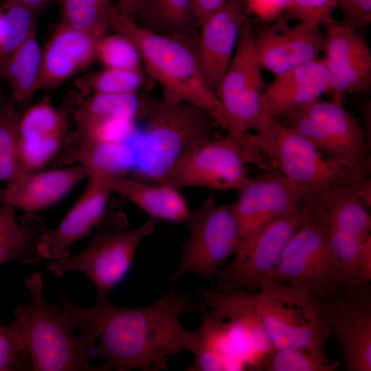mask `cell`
I'll return each instance as SVG.
<instances>
[{
  "instance_id": "cell-1",
  "label": "cell",
  "mask_w": 371,
  "mask_h": 371,
  "mask_svg": "<svg viewBox=\"0 0 371 371\" xmlns=\"http://www.w3.org/2000/svg\"><path fill=\"white\" fill-rule=\"evenodd\" d=\"M203 308L188 293H177L172 288L143 307H120L107 297H97L90 306L72 303L68 313L80 335H99L92 350L93 357L104 360L98 370L159 371L167 368L170 357L196 352L198 329L185 328L179 319Z\"/></svg>"
},
{
  "instance_id": "cell-2",
  "label": "cell",
  "mask_w": 371,
  "mask_h": 371,
  "mask_svg": "<svg viewBox=\"0 0 371 371\" xmlns=\"http://www.w3.org/2000/svg\"><path fill=\"white\" fill-rule=\"evenodd\" d=\"M253 131L243 137L249 162L278 170L311 201L337 188L359 190L370 181V166L352 168L325 158L309 139L276 118L262 113Z\"/></svg>"
},
{
  "instance_id": "cell-3",
  "label": "cell",
  "mask_w": 371,
  "mask_h": 371,
  "mask_svg": "<svg viewBox=\"0 0 371 371\" xmlns=\"http://www.w3.org/2000/svg\"><path fill=\"white\" fill-rule=\"evenodd\" d=\"M108 21L109 27L136 46L146 71L162 87L164 98L199 107L225 128L219 100L203 73L195 42L148 30L117 7H110Z\"/></svg>"
},
{
  "instance_id": "cell-4",
  "label": "cell",
  "mask_w": 371,
  "mask_h": 371,
  "mask_svg": "<svg viewBox=\"0 0 371 371\" xmlns=\"http://www.w3.org/2000/svg\"><path fill=\"white\" fill-rule=\"evenodd\" d=\"M144 119L132 177L150 183H163L186 154L213 137L216 124L201 109L164 97L148 100Z\"/></svg>"
},
{
  "instance_id": "cell-5",
  "label": "cell",
  "mask_w": 371,
  "mask_h": 371,
  "mask_svg": "<svg viewBox=\"0 0 371 371\" xmlns=\"http://www.w3.org/2000/svg\"><path fill=\"white\" fill-rule=\"evenodd\" d=\"M43 275L33 273L25 278L30 293L26 306L18 304L14 321L25 338L34 371H91L89 359L98 335L77 336L75 326L63 308L45 302L43 295Z\"/></svg>"
},
{
  "instance_id": "cell-6",
  "label": "cell",
  "mask_w": 371,
  "mask_h": 371,
  "mask_svg": "<svg viewBox=\"0 0 371 371\" xmlns=\"http://www.w3.org/2000/svg\"><path fill=\"white\" fill-rule=\"evenodd\" d=\"M157 223L149 218L137 228L127 230L126 215L112 204L96 227L95 235L81 252L49 261L46 267L58 277L71 271L82 272L93 282L97 297H107L125 277L140 242L154 232Z\"/></svg>"
},
{
  "instance_id": "cell-7",
  "label": "cell",
  "mask_w": 371,
  "mask_h": 371,
  "mask_svg": "<svg viewBox=\"0 0 371 371\" xmlns=\"http://www.w3.org/2000/svg\"><path fill=\"white\" fill-rule=\"evenodd\" d=\"M254 299L274 348H297L320 362H332L324 349L331 332L312 295L273 278L254 293Z\"/></svg>"
},
{
  "instance_id": "cell-8",
  "label": "cell",
  "mask_w": 371,
  "mask_h": 371,
  "mask_svg": "<svg viewBox=\"0 0 371 371\" xmlns=\"http://www.w3.org/2000/svg\"><path fill=\"white\" fill-rule=\"evenodd\" d=\"M273 278L318 300L344 288L343 273L327 229L311 212L285 246Z\"/></svg>"
},
{
  "instance_id": "cell-9",
  "label": "cell",
  "mask_w": 371,
  "mask_h": 371,
  "mask_svg": "<svg viewBox=\"0 0 371 371\" xmlns=\"http://www.w3.org/2000/svg\"><path fill=\"white\" fill-rule=\"evenodd\" d=\"M189 236L181 245V260L168 280L175 283L192 273L210 278L216 276L238 250L240 236L232 203L218 204L209 195L186 223Z\"/></svg>"
},
{
  "instance_id": "cell-10",
  "label": "cell",
  "mask_w": 371,
  "mask_h": 371,
  "mask_svg": "<svg viewBox=\"0 0 371 371\" xmlns=\"http://www.w3.org/2000/svg\"><path fill=\"white\" fill-rule=\"evenodd\" d=\"M262 69L254 34L247 20L241 28L234 54L216 91L227 133L243 137L254 129L263 113Z\"/></svg>"
},
{
  "instance_id": "cell-11",
  "label": "cell",
  "mask_w": 371,
  "mask_h": 371,
  "mask_svg": "<svg viewBox=\"0 0 371 371\" xmlns=\"http://www.w3.org/2000/svg\"><path fill=\"white\" fill-rule=\"evenodd\" d=\"M284 122L341 164L352 168L370 166L364 131L341 102L319 98L286 115Z\"/></svg>"
},
{
  "instance_id": "cell-12",
  "label": "cell",
  "mask_w": 371,
  "mask_h": 371,
  "mask_svg": "<svg viewBox=\"0 0 371 371\" xmlns=\"http://www.w3.org/2000/svg\"><path fill=\"white\" fill-rule=\"evenodd\" d=\"M243 137L232 133L207 139L186 154L163 183L179 189L203 188L217 190H240L250 180Z\"/></svg>"
},
{
  "instance_id": "cell-13",
  "label": "cell",
  "mask_w": 371,
  "mask_h": 371,
  "mask_svg": "<svg viewBox=\"0 0 371 371\" xmlns=\"http://www.w3.org/2000/svg\"><path fill=\"white\" fill-rule=\"evenodd\" d=\"M310 212V203L300 212L279 218L260 230L216 277L218 289L256 292L273 278L287 243Z\"/></svg>"
},
{
  "instance_id": "cell-14",
  "label": "cell",
  "mask_w": 371,
  "mask_h": 371,
  "mask_svg": "<svg viewBox=\"0 0 371 371\" xmlns=\"http://www.w3.org/2000/svg\"><path fill=\"white\" fill-rule=\"evenodd\" d=\"M254 293L244 290H201L203 306L218 321L234 355L245 368L258 370L274 349L263 327Z\"/></svg>"
},
{
  "instance_id": "cell-15",
  "label": "cell",
  "mask_w": 371,
  "mask_h": 371,
  "mask_svg": "<svg viewBox=\"0 0 371 371\" xmlns=\"http://www.w3.org/2000/svg\"><path fill=\"white\" fill-rule=\"evenodd\" d=\"M310 201L295 183L275 169H264L260 175L251 178L232 203L240 236L237 251L263 227L300 212Z\"/></svg>"
},
{
  "instance_id": "cell-16",
  "label": "cell",
  "mask_w": 371,
  "mask_h": 371,
  "mask_svg": "<svg viewBox=\"0 0 371 371\" xmlns=\"http://www.w3.org/2000/svg\"><path fill=\"white\" fill-rule=\"evenodd\" d=\"M318 301L331 334L340 344L347 370L370 371V285L356 290L342 289Z\"/></svg>"
},
{
  "instance_id": "cell-17",
  "label": "cell",
  "mask_w": 371,
  "mask_h": 371,
  "mask_svg": "<svg viewBox=\"0 0 371 371\" xmlns=\"http://www.w3.org/2000/svg\"><path fill=\"white\" fill-rule=\"evenodd\" d=\"M324 25L326 34L322 52L334 100L341 102L342 93L346 91H368L371 87V52L366 42L357 30L332 18Z\"/></svg>"
},
{
  "instance_id": "cell-18",
  "label": "cell",
  "mask_w": 371,
  "mask_h": 371,
  "mask_svg": "<svg viewBox=\"0 0 371 371\" xmlns=\"http://www.w3.org/2000/svg\"><path fill=\"white\" fill-rule=\"evenodd\" d=\"M286 22L280 19L254 34L262 69L274 76L318 58L323 52L324 35L319 25Z\"/></svg>"
},
{
  "instance_id": "cell-19",
  "label": "cell",
  "mask_w": 371,
  "mask_h": 371,
  "mask_svg": "<svg viewBox=\"0 0 371 371\" xmlns=\"http://www.w3.org/2000/svg\"><path fill=\"white\" fill-rule=\"evenodd\" d=\"M247 10L244 0H227L199 25L196 51L215 92L236 51L241 28L247 20Z\"/></svg>"
},
{
  "instance_id": "cell-20",
  "label": "cell",
  "mask_w": 371,
  "mask_h": 371,
  "mask_svg": "<svg viewBox=\"0 0 371 371\" xmlns=\"http://www.w3.org/2000/svg\"><path fill=\"white\" fill-rule=\"evenodd\" d=\"M88 178L84 192L62 221L43 235L39 247L41 258L54 261L69 256L70 246L89 235L101 221L112 189L106 177Z\"/></svg>"
},
{
  "instance_id": "cell-21",
  "label": "cell",
  "mask_w": 371,
  "mask_h": 371,
  "mask_svg": "<svg viewBox=\"0 0 371 371\" xmlns=\"http://www.w3.org/2000/svg\"><path fill=\"white\" fill-rule=\"evenodd\" d=\"M108 28L82 31L60 23L42 51L37 89H53L87 66Z\"/></svg>"
},
{
  "instance_id": "cell-22",
  "label": "cell",
  "mask_w": 371,
  "mask_h": 371,
  "mask_svg": "<svg viewBox=\"0 0 371 371\" xmlns=\"http://www.w3.org/2000/svg\"><path fill=\"white\" fill-rule=\"evenodd\" d=\"M330 80L324 58H317L277 76L265 88L261 107L264 114L280 118L298 111L330 93Z\"/></svg>"
},
{
  "instance_id": "cell-23",
  "label": "cell",
  "mask_w": 371,
  "mask_h": 371,
  "mask_svg": "<svg viewBox=\"0 0 371 371\" xmlns=\"http://www.w3.org/2000/svg\"><path fill=\"white\" fill-rule=\"evenodd\" d=\"M85 177L88 172L80 164L28 173L0 186V203L34 213L60 201Z\"/></svg>"
},
{
  "instance_id": "cell-24",
  "label": "cell",
  "mask_w": 371,
  "mask_h": 371,
  "mask_svg": "<svg viewBox=\"0 0 371 371\" xmlns=\"http://www.w3.org/2000/svg\"><path fill=\"white\" fill-rule=\"evenodd\" d=\"M114 191L157 221L186 223L191 213L180 189L167 183H150L117 176L109 179Z\"/></svg>"
},
{
  "instance_id": "cell-25",
  "label": "cell",
  "mask_w": 371,
  "mask_h": 371,
  "mask_svg": "<svg viewBox=\"0 0 371 371\" xmlns=\"http://www.w3.org/2000/svg\"><path fill=\"white\" fill-rule=\"evenodd\" d=\"M358 190L337 188L324 192L310 202V212L327 229L366 238L371 236V216Z\"/></svg>"
},
{
  "instance_id": "cell-26",
  "label": "cell",
  "mask_w": 371,
  "mask_h": 371,
  "mask_svg": "<svg viewBox=\"0 0 371 371\" xmlns=\"http://www.w3.org/2000/svg\"><path fill=\"white\" fill-rule=\"evenodd\" d=\"M47 231L43 218L35 213L16 216L15 207L0 205V265L10 260L34 264L41 258L39 247Z\"/></svg>"
},
{
  "instance_id": "cell-27",
  "label": "cell",
  "mask_w": 371,
  "mask_h": 371,
  "mask_svg": "<svg viewBox=\"0 0 371 371\" xmlns=\"http://www.w3.org/2000/svg\"><path fill=\"white\" fill-rule=\"evenodd\" d=\"M56 157L57 161L83 165L89 176L110 179L126 176L135 166V153L126 143L93 142L83 144H63Z\"/></svg>"
},
{
  "instance_id": "cell-28",
  "label": "cell",
  "mask_w": 371,
  "mask_h": 371,
  "mask_svg": "<svg viewBox=\"0 0 371 371\" xmlns=\"http://www.w3.org/2000/svg\"><path fill=\"white\" fill-rule=\"evenodd\" d=\"M136 16L139 25L148 30L196 40L199 24L192 0H139Z\"/></svg>"
},
{
  "instance_id": "cell-29",
  "label": "cell",
  "mask_w": 371,
  "mask_h": 371,
  "mask_svg": "<svg viewBox=\"0 0 371 371\" xmlns=\"http://www.w3.org/2000/svg\"><path fill=\"white\" fill-rule=\"evenodd\" d=\"M148 100L137 93H95L79 107L74 109L71 115L77 130L114 119L135 121L144 119Z\"/></svg>"
},
{
  "instance_id": "cell-30",
  "label": "cell",
  "mask_w": 371,
  "mask_h": 371,
  "mask_svg": "<svg viewBox=\"0 0 371 371\" xmlns=\"http://www.w3.org/2000/svg\"><path fill=\"white\" fill-rule=\"evenodd\" d=\"M41 53L34 27L5 66L2 79L8 82L12 90L11 98L17 106L28 101L38 90Z\"/></svg>"
},
{
  "instance_id": "cell-31",
  "label": "cell",
  "mask_w": 371,
  "mask_h": 371,
  "mask_svg": "<svg viewBox=\"0 0 371 371\" xmlns=\"http://www.w3.org/2000/svg\"><path fill=\"white\" fill-rule=\"evenodd\" d=\"M74 106L75 100H68L56 108L52 105L49 97L44 98L21 116L19 139L32 141L54 133H66L69 115Z\"/></svg>"
},
{
  "instance_id": "cell-32",
  "label": "cell",
  "mask_w": 371,
  "mask_h": 371,
  "mask_svg": "<svg viewBox=\"0 0 371 371\" xmlns=\"http://www.w3.org/2000/svg\"><path fill=\"white\" fill-rule=\"evenodd\" d=\"M20 117L11 98L0 104V183L24 175L19 155Z\"/></svg>"
},
{
  "instance_id": "cell-33",
  "label": "cell",
  "mask_w": 371,
  "mask_h": 371,
  "mask_svg": "<svg viewBox=\"0 0 371 371\" xmlns=\"http://www.w3.org/2000/svg\"><path fill=\"white\" fill-rule=\"evenodd\" d=\"M0 13L5 21L4 34L0 43L1 80L10 56L34 27L38 14L18 0H5ZM6 100L0 87V104Z\"/></svg>"
},
{
  "instance_id": "cell-34",
  "label": "cell",
  "mask_w": 371,
  "mask_h": 371,
  "mask_svg": "<svg viewBox=\"0 0 371 371\" xmlns=\"http://www.w3.org/2000/svg\"><path fill=\"white\" fill-rule=\"evenodd\" d=\"M60 23L72 28L92 31L109 27L110 0H60Z\"/></svg>"
},
{
  "instance_id": "cell-35",
  "label": "cell",
  "mask_w": 371,
  "mask_h": 371,
  "mask_svg": "<svg viewBox=\"0 0 371 371\" xmlns=\"http://www.w3.org/2000/svg\"><path fill=\"white\" fill-rule=\"evenodd\" d=\"M337 361L324 363L297 348H274L261 362L258 370L265 371H335Z\"/></svg>"
},
{
  "instance_id": "cell-36",
  "label": "cell",
  "mask_w": 371,
  "mask_h": 371,
  "mask_svg": "<svg viewBox=\"0 0 371 371\" xmlns=\"http://www.w3.org/2000/svg\"><path fill=\"white\" fill-rule=\"evenodd\" d=\"M95 56L106 67L142 69V60L136 46L118 33L105 34L98 43Z\"/></svg>"
},
{
  "instance_id": "cell-37",
  "label": "cell",
  "mask_w": 371,
  "mask_h": 371,
  "mask_svg": "<svg viewBox=\"0 0 371 371\" xmlns=\"http://www.w3.org/2000/svg\"><path fill=\"white\" fill-rule=\"evenodd\" d=\"M31 368L26 342L17 322L0 323V371H27Z\"/></svg>"
},
{
  "instance_id": "cell-38",
  "label": "cell",
  "mask_w": 371,
  "mask_h": 371,
  "mask_svg": "<svg viewBox=\"0 0 371 371\" xmlns=\"http://www.w3.org/2000/svg\"><path fill=\"white\" fill-rule=\"evenodd\" d=\"M66 133H54L35 140L19 139V155L24 175L44 167L60 152Z\"/></svg>"
},
{
  "instance_id": "cell-39",
  "label": "cell",
  "mask_w": 371,
  "mask_h": 371,
  "mask_svg": "<svg viewBox=\"0 0 371 371\" xmlns=\"http://www.w3.org/2000/svg\"><path fill=\"white\" fill-rule=\"evenodd\" d=\"M144 81L142 69H124L106 67L88 81L95 93H136Z\"/></svg>"
},
{
  "instance_id": "cell-40",
  "label": "cell",
  "mask_w": 371,
  "mask_h": 371,
  "mask_svg": "<svg viewBox=\"0 0 371 371\" xmlns=\"http://www.w3.org/2000/svg\"><path fill=\"white\" fill-rule=\"evenodd\" d=\"M337 0H290L283 19L320 25L332 18Z\"/></svg>"
},
{
  "instance_id": "cell-41",
  "label": "cell",
  "mask_w": 371,
  "mask_h": 371,
  "mask_svg": "<svg viewBox=\"0 0 371 371\" xmlns=\"http://www.w3.org/2000/svg\"><path fill=\"white\" fill-rule=\"evenodd\" d=\"M338 6L344 25L357 30L371 23V0H337Z\"/></svg>"
},
{
  "instance_id": "cell-42",
  "label": "cell",
  "mask_w": 371,
  "mask_h": 371,
  "mask_svg": "<svg viewBox=\"0 0 371 371\" xmlns=\"http://www.w3.org/2000/svg\"><path fill=\"white\" fill-rule=\"evenodd\" d=\"M246 8L265 21L279 19L287 8L290 0H244Z\"/></svg>"
},
{
  "instance_id": "cell-43",
  "label": "cell",
  "mask_w": 371,
  "mask_h": 371,
  "mask_svg": "<svg viewBox=\"0 0 371 371\" xmlns=\"http://www.w3.org/2000/svg\"><path fill=\"white\" fill-rule=\"evenodd\" d=\"M227 0H192L194 14L199 25L219 9Z\"/></svg>"
},
{
  "instance_id": "cell-44",
  "label": "cell",
  "mask_w": 371,
  "mask_h": 371,
  "mask_svg": "<svg viewBox=\"0 0 371 371\" xmlns=\"http://www.w3.org/2000/svg\"><path fill=\"white\" fill-rule=\"evenodd\" d=\"M139 0H118L117 8L122 14L135 20Z\"/></svg>"
},
{
  "instance_id": "cell-45",
  "label": "cell",
  "mask_w": 371,
  "mask_h": 371,
  "mask_svg": "<svg viewBox=\"0 0 371 371\" xmlns=\"http://www.w3.org/2000/svg\"><path fill=\"white\" fill-rule=\"evenodd\" d=\"M36 14L39 12L54 0H18Z\"/></svg>"
},
{
  "instance_id": "cell-46",
  "label": "cell",
  "mask_w": 371,
  "mask_h": 371,
  "mask_svg": "<svg viewBox=\"0 0 371 371\" xmlns=\"http://www.w3.org/2000/svg\"><path fill=\"white\" fill-rule=\"evenodd\" d=\"M5 29V21L3 16L0 13V43L3 36Z\"/></svg>"
}]
</instances>
